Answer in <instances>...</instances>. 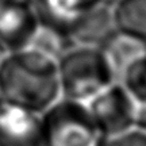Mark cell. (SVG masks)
<instances>
[{"label":"cell","instance_id":"obj_1","mask_svg":"<svg viewBox=\"0 0 146 146\" xmlns=\"http://www.w3.org/2000/svg\"><path fill=\"white\" fill-rule=\"evenodd\" d=\"M0 96L4 104L42 115L61 98L57 60L34 47L0 60Z\"/></svg>","mask_w":146,"mask_h":146},{"label":"cell","instance_id":"obj_2","mask_svg":"<svg viewBox=\"0 0 146 146\" xmlns=\"http://www.w3.org/2000/svg\"><path fill=\"white\" fill-rule=\"evenodd\" d=\"M60 89L64 99L88 103L116 80L99 46L72 45L57 58Z\"/></svg>","mask_w":146,"mask_h":146},{"label":"cell","instance_id":"obj_3","mask_svg":"<svg viewBox=\"0 0 146 146\" xmlns=\"http://www.w3.org/2000/svg\"><path fill=\"white\" fill-rule=\"evenodd\" d=\"M41 146H104L100 131L85 103L60 99L41 115Z\"/></svg>","mask_w":146,"mask_h":146},{"label":"cell","instance_id":"obj_4","mask_svg":"<svg viewBox=\"0 0 146 146\" xmlns=\"http://www.w3.org/2000/svg\"><path fill=\"white\" fill-rule=\"evenodd\" d=\"M87 107L106 138L134 129L137 102L119 81L96 95L87 103Z\"/></svg>","mask_w":146,"mask_h":146},{"label":"cell","instance_id":"obj_5","mask_svg":"<svg viewBox=\"0 0 146 146\" xmlns=\"http://www.w3.org/2000/svg\"><path fill=\"white\" fill-rule=\"evenodd\" d=\"M39 29L35 0H0V49L4 54L31 47Z\"/></svg>","mask_w":146,"mask_h":146},{"label":"cell","instance_id":"obj_6","mask_svg":"<svg viewBox=\"0 0 146 146\" xmlns=\"http://www.w3.org/2000/svg\"><path fill=\"white\" fill-rule=\"evenodd\" d=\"M104 4H108V0H35L42 29L56 33L69 42L78 25Z\"/></svg>","mask_w":146,"mask_h":146},{"label":"cell","instance_id":"obj_7","mask_svg":"<svg viewBox=\"0 0 146 146\" xmlns=\"http://www.w3.org/2000/svg\"><path fill=\"white\" fill-rule=\"evenodd\" d=\"M41 115L4 104L0 110V146H41Z\"/></svg>","mask_w":146,"mask_h":146},{"label":"cell","instance_id":"obj_8","mask_svg":"<svg viewBox=\"0 0 146 146\" xmlns=\"http://www.w3.org/2000/svg\"><path fill=\"white\" fill-rule=\"evenodd\" d=\"M119 81L122 73L133 61L146 53V43L114 30L100 45Z\"/></svg>","mask_w":146,"mask_h":146},{"label":"cell","instance_id":"obj_9","mask_svg":"<svg viewBox=\"0 0 146 146\" xmlns=\"http://www.w3.org/2000/svg\"><path fill=\"white\" fill-rule=\"evenodd\" d=\"M111 12L116 31L146 43V0H115Z\"/></svg>","mask_w":146,"mask_h":146},{"label":"cell","instance_id":"obj_10","mask_svg":"<svg viewBox=\"0 0 146 146\" xmlns=\"http://www.w3.org/2000/svg\"><path fill=\"white\" fill-rule=\"evenodd\" d=\"M115 30L112 12L108 4L99 7L84 19L70 36L72 45L100 46Z\"/></svg>","mask_w":146,"mask_h":146},{"label":"cell","instance_id":"obj_11","mask_svg":"<svg viewBox=\"0 0 146 146\" xmlns=\"http://www.w3.org/2000/svg\"><path fill=\"white\" fill-rule=\"evenodd\" d=\"M119 83L139 104H146V53L123 70Z\"/></svg>","mask_w":146,"mask_h":146},{"label":"cell","instance_id":"obj_12","mask_svg":"<svg viewBox=\"0 0 146 146\" xmlns=\"http://www.w3.org/2000/svg\"><path fill=\"white\" fill-rule=\"evenodd\" d=\"M104 146H146V131L131 129L119 135L107 138Z\"/></svg>","mask_w":146,"mask_h":146},{"label":"cell","instance_id":"obj_13","mask_svg":"<svg viewBox=\"0 0 146 146\" xmlns=\"http://www.w3.org/2000/svg\"><path fill=\"white\" fill-rule=\"evenodd\" d=\"M134 129L141 130V131H146V104H139V103H137Z\"/></svg>","mask_w":146,"mask_h":146},{"label":"cell","instance_id":"obj_14","mask_svg":"<svg viewBox=\"0 0 146 146\" xmlns=\"http://www.w3.org/2000/svg\"><path fill=\"white\" fill-rule=\"evenodd\" d=\"M4 106V102H3V99H1V96H0V110H1V107Z\"/></svg>","mask_w":146,"mask_h":146},{"label":"cell","instance_id":"obj_15","mask_svg":"<svg viewBox=\"0 0 146 146\" xmlns=\"http://www.w3.org/2000/svg\"><path fill=\"white\" fill-rule=\"evenodd\" d=\"M1 54H4V53L1 52V49H0V60H1V58H3V57H1Z\"/></svg>","mask_w":146,"mask_h":146}]
</instances>
